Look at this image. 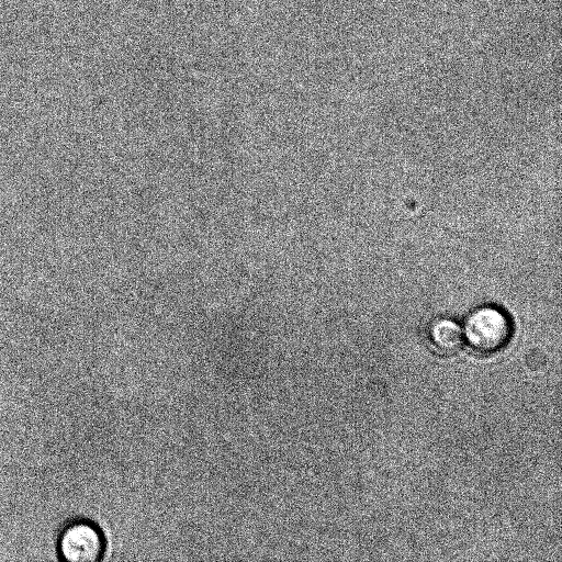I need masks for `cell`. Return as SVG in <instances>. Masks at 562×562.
Returning <instances> with one entry per match:
<instances>
[{
    "label": "cell",
    "instance_id": "1",
    "mask_svg": "<svg viewBox=\"0 0 562 562\" xmlns=\"http://www.w3.org/2000/svg\"><path fill=\"white\" fill-rule=\"evenodd\" d=\"M463 340L475 352L492 355L503 349L513 334L508 315L494 305L472 310L463 323Z\"/></svg>",
    "mask_w": 562,
    "mask_h": 562
},
{
    "label": "cell",
    "instance_id": "2",
    "mask_svg": "<svg viewBox=\"0 0 562 562\" xmlns=\"http://www.w3.org/2000/svg\"><path fill=\"white\" fill-rule=\"evenodd\" d=\"M103 550L104 540L100 530L86 520L68 524L58 539L59 554L66 561H97L102 557Z\"/></svg>",
    "mask_w": 562,
    "mask_h": 562
},
{
    "label": "cell",
    "instance_id": "3",
    "mask_svg": "<svg viewBox=\"0 0 562 562\" xmlns=\"http://www.w3.org/2000/svg\"><path fill=\"white\" fill-rule=\"evenodd\" d=\"M427 337L432 349L441 355L456 353L464 341L461 326L447 317L434 319L428 326Z\"/></svg>",
    "mask_w": 562,
    "mask_h": 562
}]
</instances>
